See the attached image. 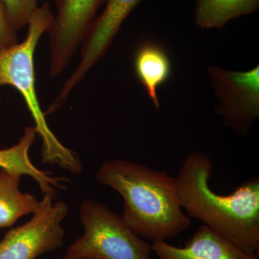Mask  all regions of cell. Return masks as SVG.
Segmentation results:
<instances>
[{
	"instance_id": "9c48e42d",
	"label": "cell",
	"mask_w": 259,
	"mask_h": 259,
	"mask_svg": "<svg viewBox=\"0 0 259 259\" xmlns=\"http://www.w3.org/2000/svg\"><path fill=\"white\" fill-rule=\"evenodd\" d=\"M151 250L158 259H258L238 245L202 225L186 242L183 248L165 241L153 242Z\"/></svg>"
},
{
	"instance_id": "52a82bcc",
	"label": "cell",
	"mask_w": 259,
	"mask_h": 259,
	"mask_svg": "<svg viewBox=\"0 0 259 259\" xmlns=\"http://www.w3.org/2000/svg\"><path fill=\"white\" fill-rule=\"evenodd\" d=\"M141 1L107 0L105 9L93 20L80 46L79 64L63 84L60 93L48 107V114L51 115L64 105L75 87L106 54L121 25Z\"/></svg>"
},
{
	"instance_id": "277c9868",
	"label": "cell",
	"mask_w": 259,
	"mask_h": 259,
	"mask_svg": "<svg viewBox=\"0 0 259 259\" xmlns=\"http://www.w3.org/2000/svg\"><path fill=\"white\" fill-rule=\"evenodd\" d=\"M79 215L83 236L70 245L61 259H151V245L105 204L86 199Z\"/></svg>"
},
{
	"instance_id": "6da1fadb",
	"label": "cell",
	"mask_w": 259,
	"mask_h": 259,
	"mask_svg": "<svg viewBox=\"0 0 259 259\" xmlns=\"http://www.w3.org/2000/svg\"><path fill=\"white\" fill-rule=\"evenodd\" d=\"M212 161L205 153L187 155L175 181L182 208L212 231L259 255V178L248 179L228 195L209 185Z\"/></svg>"
},
{
	"instance_id": "30bf717a",
	"label": "cell",
	"mask_w": 259,
	"mask_h": 259,
	"mask_svg": "<svg viewBox=\"0 0 259 259\" xmlns=\"http://www.w3.org/2000/svg\"><path fill=\"white\" fill-rule=\"evenodd\" d=\"M37 133L35 126L25 127L18 144L8 148H0V168H8L31 177L44 194L56 196L58 190H65L66 177H54L50 172L41 171L32 163L29 150L35 142Z\"/></svg>"
},
{
	"instance_id": "8992f818",
	"label": "cell",
	"mask_w": 259,
	"mask_h": 259,
	"mask_svg": "<svg viewBox=\"0 0 259 259\" xmlns=\"http://www.w3.org/2000/svg\"><path fill=\"white\" fill-rule=\"evenodd\" d=\"M207 71L219 100L214 111L227 127L245 136L259 117V66L233 71L212 65Z\"/></svg>"
},
{
	"instance_id": "4fadbf2b",
	"label": "cell",
	"mask_w": 259,
	"mask_h": 259,
	"mask_svg": "<svg viewBox=\"0 0 259 259\" xmlns=\"http://www.w3.org/2000/svg\"><path fill=\"white\" fill-rule=\"evenodd\" d=\"M194 19L204 29H223L230 20L252 14L259 0H195Z\"/></svg>"
},
{
	"instance_id": "ba28073f",
	"label": "cell",
	"mask_w": 259,
	"mask_h": 259,
	"mask_svg": "<svg viewBox=\"0 0 259 259\" xmlns=\"http://www.w3.org/2000/svg\"><path fill=\"white\" fill-rule=\"evenodd\" d=\"M56 13L49 28L50 76L67 67L100 7L107 0H54Z\"/></svg>"
},
{
	"instance_id": "8fae6325",
	"label": "cell",
	"mask_w": 259,
	"mask_h": 259,
	"mask_svg": "<svg viewBox=\"0 0 259 259\" xmlns=\"http://www.w3.org/2000/svg\"><path fill=\"white\" fill-rule=\"evenodd\" d=\"M134 68L138 79L142 83L153 105L159 110L157 90L171 75L169 58L160 46L145 42L136 51Z\"/></svg>"
},
{
	"instance_id": "9a60e30c",
	"label": "cell",
	"mask_w": 259,
	"mask_h": 259,
	"mask_svg": "<svg viewBox=\"0 0 259 259\" xmlns=\"http://www.w3.org/2000/svg\"><path fill=\"white\" fill-rule=\"evenodd\" d=\"M18 44L17 32L8 23L4 5L0 0V51Z\"/></svg>"
},
{
	"instance_id": "5b68a950",
	"label": "cell",
	"mask_w": 259,
	"mask_h": 259,
	"mask_svg": "<svg viewBox=\"0 0 259 259\" xmlns=\"http://www.w3.org/2000/svg\"><path fill=\"white\" fill-rule=\"evenodd\" d=\"M56 196L44 194L28 222L10 230L0 241V259H35L61 248L65 232L61 226L69 207Z\"/></svg>"
},
{
	"instance_id": "7a4b0ae2",
	"label": "cell",
	"mask_w": 259,
	"mask_h": 259,
	"mask_svg": "<svg viewBox=\"0 0 259 259\" xmlns=\"http://www.w3.org/2000/svg\"><path fill=\"white\" fill-rule=\"evenodd\" d=\"M97 180L123 199L122 218L139 236L165 241L189 229L192 220L182 208L175 178L163 170L124 159L104 162Z\"/></svg>"
},
{
	"instance_id": "5bb4252c",
	"label": "cell",
	"mask_w": 259,
	"mask_h": 259,
	"mask_svg": "<svg viewBox=\"0 0 259 259\" xmlns=\"http://www.w3.org/2000/svg\"><path fill=\"white\" fill-rule=\"evenodd\" d=\"M11 28L18 32L28 25L29 19L37 8V0H2Z\"/></svg>"
},
{
	"instance_id": "7c38bea8",
	"label": "cell",
	"mask_w": 259,
	"mask_h": 259,
	"mask_svg": "<svg viewBox=\"0 0 259 259\" xmlns=\"http://www.w3.org/2000/svg\"><path fill=\"white\" fill-rule=\"evenodd\" d=\"M20 172L0 168V230L13 226L20 218L33 214L40 201L20 190Z\"/></svg>"
},
{
	"instance_id": "3957f363",
	"label": "cell",
	"mask_w": 259,
	"mask_h": 259,
	"mask_svg": "<svg viewBox=\"0 0 259 259\" xmlns=\"http://www.w3.org/2000/svg\"><path fill=\"white\" fill-rule=\"evenodd\" d=\"M54 16L47 2L37 7L29 19L25 40L0 51V87H13L23 96L42 139V163L59 165L76 175L82 172L81 160L76 152L61 144L49 128L35 89L34 54L40 37L49 32Z\"/></svg>"
}]
</instances>
